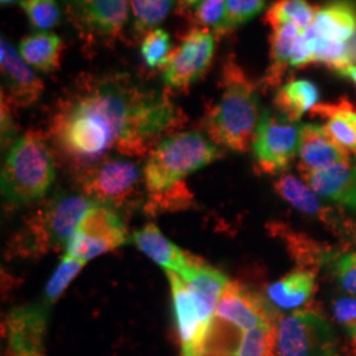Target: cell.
Returning <instances> with one entry per match:
<instances>
[{
    "label": "cell",
    "instance_id": "obj_39",
    "mask_svg": "<svg viewBox=\"0 0 356 356\" xmlns=\"http://www.w3.org/2000/svg\"><path fill=\"white\" fill-rule=\"evenodd\" d=\"M341 106H342V113H343L344 116L356 128V110H354L353 104L348 101H346V99H341Z\"/></svg>",
    "mask_w": 356,
    "mask_h": 356
},
{
    "label": "cell",
    "instance_id": "obj_8",
    "mask_svg": "<svg viewBox=\"0 0 356 356\" xmlns=\"http://www.w3.org/2000/svg\"><path fill=\"white\" fill-rule=\"evenodd\" d=\"M276 356H339L335 332L318 313L294 312L277 321Z\"/></svg>",
    "mask_w": 356,
    "mask_h": 356
},
{
    "label": "cell",
    "instance_id": "obj_43",
    "mask_svg": "<svg viewBox=\"0 0 356 356\" xmlns=\"http://www.w3.org/2000/svg\"><path fill=\"white\" fill-rule=\"evenodd\" d=\"M15 1H19V0H0L1 6H10V4H13Z\"/></svg>",
    "mask_w": 356,
    "mask_h": 356
},
{
    "label": "cell",
    "instance_id": "obj_13",
    "mask_svg": "<svg viewBox=\"0 0 356 356\" xmlns=\"http://www.w3.org/2000/svg\"><path fill=\"white\" fill-rule=\"evenodd\" d=\"M0 72L1 97L15 108L29 107L42 97V79L6 38L0 41Z\"/></svg>",
    "mask_w": 356,
    "mask_h": 356
},
{
    "label": "cell",
    "instance_id": "obj_12",
    "mask_svg": "<svg viewBox=\"0 0 356 356\" xmlns=\"http://www.w3.org/2000/svg\"><path fill=\"white\" fill-rule=\"evenodd\" d=\"M49 309L51 305L41 300L8 312L3 322L6 356H47L45 337Z\"/></svg>",
    "mask_w": 356,
    "mask_h": 356
},
{
    "label": "cell",
    "instance_id": "obj_7",
    "mask_svg": "<svg viewBox=\"0 0 356 356\" xmlns=\"http://www.w3.org/2000/svg\"><path fill=\"white\" fill-rule=\"evenodd\" d=\"M78 35L90 45H111L122 38L131 13V0H61Z\"/></svg>",
    "mask_w": 356,
    "mask_h": 356
},
{
    "label": "cell",
    "instance_id": "obj_31",
    "mask_svg": "<svg viewBox=\"0 0 356 356\" xmlns=\"http://www.w3.org/2000/svg\"><path fill=\"white\" fill-rule=\"evenodd\" d=\"M267 3L268 0H227L226 16L223 24L216 32V38L254 20L267 8Z\"/></svg>",
    "mask_w": 356,
    "mask_h": 356
},
{
    "label": "cell",
    "instance_id": "obj_6",
    "mask_svg": "<svg viewBox=\"0 0 356 356\" xmlns=\"http://www.w3.org/2000/svg\"><path fill=\"white\" fill-rule=\"evenodd\" d=\"M144 173L140 165L126 156H107L86 168L81 189L95 204L114 209L136 204L143 194Z\"/></svg>",
    "mask_w": 356,
    "mask_h": 356
},
{
    "label": "cell",
    "instance_id": "obj_11",
    "mask_svg": "<svg viewBox=\"0 0 356 356\" xmlns=\"http://www.w3.org/2000/svg\"><path fill=\"white\" fill-rule=\"evenodd\" d=\"M216 45L213 31L201 26L191 28L163 67L166 89L184 91L202 78L213 63Z\"/></svg>",
    "mask_w": 356,
    "mask_h": 356
},
{
    "label": "cell",
    "instance_id": "obj_17",
    "mask_svg": "<svg viewBox=\"0 0 356 356\" xmlns=\"http://www.w3.org/2000/svg\"><path fill=\"white\" fill-rule=\"evenodd\" d=\"M304 178L321 198L342 204L356 214V165L351 160Z\"/></svg>",
    "mask_w": 356,
    "mask_h": 356
},
{
    "label": "cell",
    "instance_id": "obj_1",
    "mask_svg": "<svg viewBox=\"0 0 356 356\" xmlns=\"http://www.w3.org/2000/svg\"><path fill=\"white\" fill-rule=\"evenodd\" d=\"M186 115L168 89L128 72L82 76L61 98L49 122L54 145L79 166L115 152L143 157L182 127Z\"/></svg>",
    "mask_w": 356,
    "mask_h": 356
},
{
    "label": "cell",
    "instance_id": "obj_25",
    "mask_svg": "<svg viewBox=\"0 0 356 356\" xmlns=\"http://www.w3.org/2000/svg\"><path fill=\"white\" fill-rule=\"evenodd\" d=\"M314 116L326 118L327 122L323 126L327 135L346 152L356 156V128L342 113L341 101L330 104H317L312 111Z\"/></svg>",
    "mask_w": 356,
    "mask_h": 356
},
{
    "label": "cell",
    "instance_id": "obj_41",
    "mask_svg": "<svg viewBox=\"0 0 356 356\" xmlns=\"http://www.w3.org/2000/svg\"><path fill=\"white\" fill-rule=\"evenodd\" d=\"M185 7H195L201 0H178Z\"/></svg>",
    "mask_w": 356,
    "mask_h": 356
},
{
    "label": "cell",
    "instance_id": "obj_29",
    "mask_svg": "<svg viewBox=\"0 0 356 356\" xmlns=\"http://www.w3.org/2000/svg\"><path fill=\"white\" fill-rule=\"evenodd\" d=\"M276 325L243 331L232 356H276Z\"/></svg>",
    "mask_w": 356,
    "mask_h": 356
},
{
    "label": "cell",
    "instance_id": "obj_36",
    "mask_svg": "<svg viewBox=\"0 0 356 356\" xmlns=\"http://www.w3.org/2000/svg\"><path fill=\"white\" fill-rule=\"evenodd\" d=\"M334 273L344 291L356 296V251L339 256L334 263Z\"/></svg>",
    "mask_w": 356,
    "mask_h": 356
},
{
    "label": "cell",
    "instance_id": "obj_21",
    "mask_svg": "<svg viewBox=\"0 0 356 356\" xmlns=\"http://www.w3.org/2000/svg\"><path fill=\"white\" fill-rule=\"evenodd\" d=\"M319 101L318 86L309 79H292L276 91L273 103L277 113L292 122L312 111Z\"/></svg>",
    "mask_w": 356,
    "mask_h": 356
},
{
    "label": "cell",
    "instance_id": "obj_38",
    "mask_svg": "<svg viewBox=\"0 0 356 356\" xmlns=\"http://www.w3.org/2000/svg\"><path fill=\"white\" fill-rule=\"evenodd\" d=\"M309 64H313V45L307 31H304L300 33L293 47L291 66L304 67Z\"/></svg>",
    "mask_w": 356,
    "mask_h": 356
},
{
    "label": "cell",
    "instance_id": "obj_3",
    "mask_svg": "<svg viewBox=\"0 0 356 356\" xmlns=\"http://www.w3.org/2000/svg\"><path fill=\"white\" fill-rule=\"evenodd\" d=\"M94 204L82 191L54 193L28 216L11 243L13 254L26 257L64 250Z\"/></svg>",
    "mask_w": 356,
    "mask_h": 356
},
{
    "label": "cell",
    "instance_id": "obj_22",
    "mask_svg": "<svg viewBox=\"0 0 356 356\" xmlns=\"http://www.w3.org/2000/svg\"><path fill=\"white\" fill-rule=\"evenodd\" d=\"M316 277L309 270H294L268 288V300L279 309L293 310L312 297Z\"/></svg>",
    "mask_w": 356,
    "mask_h": 356
},
{
    "label": "cell",
    "instance_id": "obj_5",
    "mask_svg": "<svg viewBox=\"0 0 356 356\" xmlns=\"http://www.w3.org/2000/svg\"><path fill=\"white\" fill-rule=\"evenodd\" d=\"M222 156L220 147L198 131L176 132L160 141L143 166L148 195L170 191L184 178Z\"/></svg>",
    "mask_w": 356,
    "mask_h": 356
},
{
    "label": "cell",
    "instance_id": "obj_14",
    "mask_svg": "<svg viewBox=\"0 0 356 356\" xmlns=\"http://www.w3.org/2000/svg\"><path fill=\"white\" fill-rule=\"evenodd\" d=\"M214 316L242 331L263 325H276L279 321L263 300L238 282L227 284L219 298Z\"/></svg>",
    "mask_w": 356,
    "mask_h": 356
},
{
    "label": "cell",
    "instance_id": "obj_24",
    "mask_svg": "<svg viewBox=\"0 0 356 356\" xmlns=\"http://www.w3.org/2000/svg\"><path fill=\"white\" fill-rule=\"evenodd\" d=\"M275 191L298 211L323 218L325 207L321 197L301 179L292 175H284L275 182Z\"/></svg>",
    "mask_w": 356,
    "mask_h": 356
},
{
    "label": "cell",
    "instance_id": "obj_32",
    "mask_svg": "<svg viewBox=\"0 0 356 356\" xmlns=\"http://www.w3.org/2000/svg\"><path fill=\"white\" fill-rule=\"evenodd\" d=\"M172 51V40L169 33L164 29L154 28L144 35V38L141 41L140 53L144 64L148 67H164Z\"/></svg>",
    "mask_w": 356,
    "mask_h": 356
},
{
    "label": "cell",
    "instance_id": "obj_27",
    "mask_svg": "<svg viewBox=\"0 0 356 356\" xmlns=\"http://www.w3.org/2000/svg\"><path fill=\"white\" fill-rule=\"evenodd\" d=\"M313 45V64H323L334 69L337 73L354 63L351 47L348 42L331 41L318 36L310 26L306 29Z\"/></svg>",
    "mask_w": 356,
    "mask_h": 356
},
{
    "label": "cell",
    "instance_id": "obj_18",
    "mask_svg": "<svg viewBox=\"0 0 356 356\" xmlns=\"http://www.w3.org/2000/svg\"><path fill=\"white\" fill-rule=\"evenodd\" d=\"M132 242L141 252L165 269V272L184 273L191 266V254H186L175 243L170 242L154 223H148L132 235Z\"/></svg>",
    "mask_w": 356,
    "mask_h": 356
},
{
    "label": "cell",
    "instance_id": "obj_30",
    "mask_svg": "<svg viewBox=\"0 0 356 356\" xmlns=\"http://www.w3.org/2000/svg\"><path fill=\"white\" fill-rule=\"evenodd\" d=\"M17 3L35 32H51L61 22L63 11L57 0H19Z\"/></svg>",
    "mask_w": 356,
    "mask_h": 356
},
{
    "label": "cell",
    "instance_id": "obj_40",
    "mask_svg": "<svg viewBox=\"0 0 356 356\" xmlns=\"http://www.w3.org/2000/svg\"><path fill=\"white\" fill-rule=\"evenodd\" d=\"M339 74L341 76H346V78H348V79H351L354 83L356 85V65H350L348 67H346L343 70H341L339 72Z\"/></svg>",
    "mask_w": 356,
    "mask_h": 356
},
{
    "label": "cell",
    "instance_id": "obj_9",
    "mask_svg": "<svg viewBox=\"0 0 356 356\" xmlns=\"http://www.w3.org/2000/svg\"><path fill=\"white\" fill-rule=\"evenodd\" d=\"M132 238L116 209L103 204L94 206L83 216L66 247V254L89 261L127 244Z\"/></svg>",
    "mask_w": 356,
    "mask_h": 356
},
{
    "label": "cell",
    "instance_id": "obj_15",
    "mask_svg": "<svg viewBox=\"0 0 356 356\" xmlns=\"http://www.w3.org/2000/svg\"><path fill=\"white\" fill-rule=\"evenodd\" d=\"M178 276L191 293L202 325L210 329L219 298L229 282L227 276L194 256L191 266Z\"/></svg>",
    "mask_w": 356,
    "mask_h": 356
},
{
    "label": "cell",
    "instance_id": "obj_28",
    "mask_svg": "<svg viewBox=\"0 0 356 356\" xmlns=\"http://www.w3.org/2000/svg\"><path fill=\"white\" fill-rule=\"evenodd\" d=\"M176 0H131L132 26L136 35H145L165 20Z\"/></svg>",
    "mask_w": 356,
    "mask_h": 356
},
{
    "label": "cell",
    "instance_id": "obj_35",
    "mask_svg": "<svg viewBox=\"0 0 356 356\" xmlns=\"http://www.w3.org/2000/svg\"><path fill=\"white\" fill-rule=\"evenodd\" d=\"M335 321L347 331L356 351V298L344 297L332 304Z\"/></svg>",
    "mask_w": 356,
    "mask_h": 356
},
{
    "label": "cell",
    "instance_id": "obj_19",
    "mask_svg": "<svg viewBox=\"0 0 356 356\" xmlns=\"http://www.w3.org/2000/svg\"><path fill=\"white\" fill-rule=\"evenodd\" d=\"M312 28L321 38L348 42L356 36L355 1L331 0L319 7Z\"/></svg>",
    "mask_w": 356,
    "mask_h": 356
},
{
    "label": "cell",
    "instance_id": "obj_2",
    "mask_svg": "<svg viewBox=\"0 0 356 356\" xmlns=\"http://www.w3.org/2000/svg\"><path fill=\"white\" fill-rule=\"evenodd\" d=\"M219 83L222 94L204 116V134L218 147L247 152L263 115L259 85L234 60L223 64Z\"/></svg>",
    "mask_w": 356,
    "mask_h": 356
},
{
    "label": "cell",
    "instance_id": "obj_23",
    "mask_svg": "<svg viewBox=\"0 0 356 356\" xmlns=\"http://www.w3.org/2000/svg\"><path fill=\"white\" fill-rule=\"evenodd\" d=\"M270 35V65L266 74V85L277 86L291 66L293 47L302 32L294 23H282L272 28Z\"/></svg>",
    "mask_w": 356,
    "mask_h": 356
},
{
    "label": "cell",
    "instance_id": "obj_20",
    "mask_svg": "<svg viewBox=\"0 0 356 356\" xmlns=\"http://www.w3.org/2000/svg\"><path fill=\"white\" fill-rule=\"evenodd\" d=\"M17 51L36 72L51 73L61 65L64 41L54 32H32L20 40Z\"/></svg>",
    "mask_w": 356,
    "mask_h": 356
},
{
    "label": "cell",
    "instance_id": "obj_10",
    "mask_svg": "<svg viewBox=\"0 0 356 356\" xmlns=\"http://www.w3.org/2000/svg\"><path fill=\"white\" fill-rule=\"evenodd\" d=\"M301 127L279 113L263 111L252 144L254 163L261 173L277 175L289 166L298 153Z\"/></svg>",
    "mask_w": 356,
    "mask_h": 356
},
{
    "label": "cell",
    "instance_id": "obj_4",
    "mask_svg": "<svg viewBox=\"0 0 356 356\" xmlns=\"http://www.w3.org/2000/svg\"><path fill=\"white\" fill-rule=\"evenodd\" d=\"M56 179L54 159L40 131H26L7 151L1 169V195L13 207L42 200Z\"/></svg>",
    "mask_w": 356,
    "mask_h": 356
},
{
    "label": "cell",
    "instance_id": "obj_42",
    "mask_svg": "<svg viewBox=\"0 0 356 356\" xmlns=\"http://www.w3.org/2000/svg\"><path fill=\"white\" fill-rule=\"evenodd\" d=\"M350 47H351V53H353V58H354V63L356 61V38L354 41H353V44H350Z\"/></svg>",
    "mask_w": 356,
    "mask_h": 356
},
{
    "label": "cell",
    "instance_id": "obj_26",
    "mask_svg": "<svg viewBox=\"0 0 356 356\" xmlns=\"http://www.w3.org/2000/svg\"><path fill=\"white\" fill-rule=\"evenodd\" d=\"M316 13L317 10L306 0H277L266 13V22L272 28L282 23H294L304 32L313 26Z\"/></svg>",
    "mask_w": 356,
    "mask_h": 356
},
{
    "label": "cell",
    "instance_id": "obj_34",
    "mask_svg": "<svg viewBox=\"0 0 356 356\" xmlns=\"http://www.w3.org/2000/svg\"><path fill=\"white\" fill-rule=\"evenodd\" d=\"M227 0H201L194 7V20L197 26L213 31H219L226 16Z\"/></svg>",
    "mask_w": 356,
    "mask_h": 356
},
{
    "label": "cell",
    "instance_id": "obj_33",
    "mask_svg": "<svg viewBox=\"0 0 356 356\" xmlns=\"http://www.w3.org/2000/svg\"><path fill=\"white\" fill-rule=\"evenodd\" d=\"M85 261L78 260L73 256H64L45 286L42 301L49 305L57 301L65 292V289L70 285V282L76 279V275L82 270V268L85 267Z\"/></svg>",
    "mask_w": 356,
    "mask_h": 356
},
{
    "label": "cell",
    "instance_id": "obj_37",
    "mask_svg": "<svg viewBox=\"0 0 356 356\" xmlns=\"http://www.w3.org/2000/svg\"><path fill=\"white\" fill-rule=\"evenodd\" d=\"M13 108V106L1 97V148L6 151H8L19 138Z\"/></svg>",
    "mask_w": 356,
    "mask_h": 356
},
{
    "label": "cell",
    "instance_id": "obj_16",
    "mask_svg": "<svg viewBox=\"0 0 356 356\" xmlns=\"http://www.w3.org/2000/svg\"><path fill=\"white\" fill-rule=\"evenodd\" d=\"M297 154L300 159L298 170L304 177L351 160L350 153L331 139L323 126L312 123H306L301 127Z\"/></svg>",
    "mask_w": 356,
    "mask_h": 356
}]
</instances>
